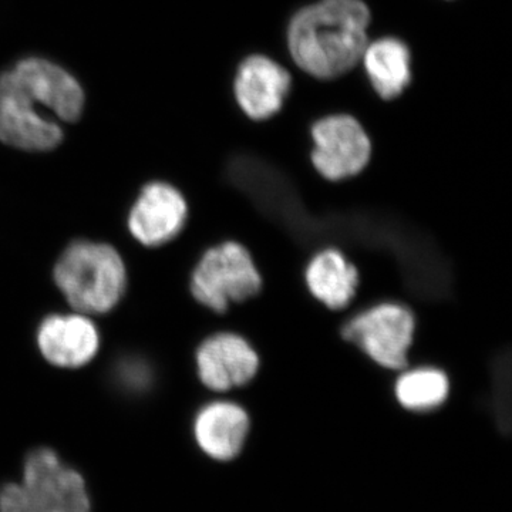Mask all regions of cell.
Returning a JSON list of instances; mask_svg holds the SVG:
<instances>
[{
  "label": "cell",
  "instance_id": "cell-16",
  "mask_svg": "<svg viewBox=\"0 0 512 512\" xmlns=\"http://www.w3.org/2000/svg\"><path fill=\"white\" fill-rule=\"evenodd\" d=\"M396 394L406 409L431 410L446 400L448 380L439 370H414L400 377Z\"/></svg>",
  "mask_w": 512,
  "mask_h": 512
},
{
  "label": "cell",
  "instance_id": "cell-7",
  "mask_svg": "<svg viewBox=\"0 0 512 512\" xmlns=\"http://www.w3.org/2000/svg\"><path fill=\"white\" fill-rule=\"evenodd\" d=\"M343 333L380 366L400 370L407 366L414 319L402 306L382 305L357 316Z\"/></svg>",
  "mask_w": 512,
  "mask_h": 512
},
{
  "label": "cell",
  "instance_id": "cell-5",
  "mask_svg": "<svg viewBox=\"0 0 512 512\" xmlns=\"http://www.w3.org/2000/svg\"><path fill=\"white\" fill-rule=\"evenodd\" d=\"M42 101L13 70L0 76V141L25 151H49L62 143L63 130L49 119ZM49 111V110H47Z\"/></svg>",
  "mask_w": 512,
  "mask_h": 512
},
{
  "label": "cell",
  "instance_id": "cell-10",
  "mask_svg": "<svg viewBox=\"0 0 512 512\" xmlns=\"http://www.w3.org/2000/svg\"><path fill=\"white\" fill-rule=\"evenodd\" d=\"M198 375L214 392L248 383L258 372L259 359L244 339L221 333L205 340L197 352Z\"/></svg>",
  "mask_w": 512,
  "mask_h": 512
},
{
  "label": "cell",
  "instance_id": "cell-13",
  "mask_svg": "<svg viewBox=\"0 0 512 512\" xmlns=\"http://www.w3.org/2000/svg\"><path fill=\"white\" fill-rule=\"evenodd\" d=\"M249 417L237 404L218 402L204 407L194 424L195 440L214 460H232L247 440Z\"/></svg>",
  "mask_w": 512,
  "mask_h": 512
},
{
  "label": "cell",
  "instance_id": "cell-2",
  "mask_svg": "<svg viewBox=\"0 0 512 512\" xmlns=\"http://www.w3.org/2000/svg\"><path fill=\"white\" fill-rule=\"evenodd\" d=\"M55 281L77 312L101 315L110 312L123 298L126 266L110 245L77 241L57 261Z\"/></svg>",
  "mask_w": 512,
  "mask_h": 512
},
{
  "label": "cell",
  "instance_id": "cell-8",
  "mask_svg": "<svg viewBox=\"0 0 512 512\" xmlns=\"http://www.w3.org/2000/svg\"><path fill=\"white\" fill-rule=\"evenodd\" d=\"M187 220V202L173 185L148 184L131 208L128 228L146 247H160L177 237Z\"/></svg>",
  "mask_w": 512,
  "mask_h": 512
},
{
  "label": "cell",
  "instance_id": "cell-3",
  "mask_svg": "<svg viewBox=\"0 0 512 512\" xmlns=\"http://www.w3.org/2000/svg\"><path fill=\"white\" fill-rule=\"evenodd\" d=\"M0 512H92L86 483L50 448L28 454L23 483L0 488Z\"/></svg>",
  "mask_w": 512,
  "mask_h": 512
},
{
  "label": "cell",
  "instance_id": "cell-17",
  "mask_svg": "<svg viewBox=\"0 0 512 512\" xmlns=\"http://www.w3.org/2000/svg\"><path fill=\"white\" fill-rule=\"evenodd\" d=\"M117 376L126 389L140 392L147 389L150 384L151 370L147 363L141 362L140 359H128L121 363Z\"/></svg>",
  "mask_w": 512,
  "mask_h": 512
},
{
  "label": "cell",
  "instance_id": "cell-4",
  "mask_svg": "<svg viewBox=\"0 0 512 512\" xmlns=\"http://www.w3.org/2000/svg\"><path fill=\"white\" fill-rule=\"evenodd\" d=\"M262 279L247 249L227 242L207 252L192 274L194 298L214 312L227 311L229 303L242 302L261 291Z\"/></svg>",
  "mask_w": 512,
  "mask_h": 512
},
{
  "label": "cell",
  "instance_id": "cell-9",
  "mask_svg": "<svg viewBox=\"0 0 512 512\" xmlns=\"http://www.w3.org/2000/svg\"><path fill=\"white\" fill-rule=\"evenodd\" d=\"M37 345L47 362L66 369L92 362L100 336L92 320L82 313L52 315L37 330Z\"/></svg>",
  "mask_w": 512,
  "mask_h": 512
},
{
  "label": "cell",
  "instance_id": "cell-6",
  "mask_svg": "<svg viewBox=\"0 0 512 512\" xmlns=\"http://www.w3.org/2000/svg\"><path fill=\"white\" fill-rule=\"evenodd\" d=\"M312 137L315 141L312 163L328 180L352 177L369 163L372 144L352 116L338 114L319 120L312 127Z\"/></svg>",
  "mask_w": 512,
  "mask_h": 512
},
{
  "label": "cell",
  "instance_id": "cell-11",
  "mask_svg": "<svg viewBox=\"0 0 512 512\" xmlns=\"http://www.w3.org/2000/svg\"><path fill=\"white\" fill-rule=\"evenodd\" d=\"M13 72L26 89L42 101L43 106L64 123L80 119L84 107V93L72 74L57 64L39 57L22 60Z\"/></svg>",
  "mask_w": 512,
  "mask_h": 512
},
{
  "label": "cell",
  "instance_id": "cell-15",
  "mask_svg": "<svg viewBox=\"0 0 512 512\" xmlns=\"http://www.w3.org/2000/svg\"><path fill=\"white\" fill-rule=\"evenodd\" d=\"M306 281L316 299L330 309H342L355 296L359 274L338 251H325L309 265Z\"/></svg>",
  "mask_w": 512,
  "mask_h": 512
},
{
  "label": "cell",
  "instance_id": "cell-12",
  "mask_svg": "<svg viewBox=\"0 0 512 512\" xmlns=\"http://www.w3.org/2000/svg\"><path fill=\"white\" fill-rule=\"evenodd\" d=\"M291 87L284 67L266 56H251L239 66L235 96L241 109L254 120H265L281 110Z\"/></svg>",
  "mask_w": 512,
  "mask_h": 512
},
{
  "label": "cell",
  "instance_id": "cell-14",
  "mask_svg": "<svg viewBox=\"0 0 512 512\" xmlns=\"http://www.w3.org/2000/svg\"><path fill=\"white\" fill-rule=\"evenodd\" d=\"M365 60L367 76L373 89L384 100H392L402 94L412 79L409 47L393 37H384L367 46Z\"/></svg>",
  "mask_w": 512,
  "mask_h": 512
},
{
  "label": "cell",
  "instance_id": "cell-1",
  "mask_svg": "<svg viewBox=\"0 0 512 512\" xmlns=\"http://www.w3.org/2000/svg\"><path fill=\"white\" fill-rule=\"evenodd\" d=\"M370 12L362 0H322L299 10L288 29L293 62L318 79H335L359 63Z\"/></svg>",
  "mask_w": 512,
  "mask_h": 512
}]
</instances>
